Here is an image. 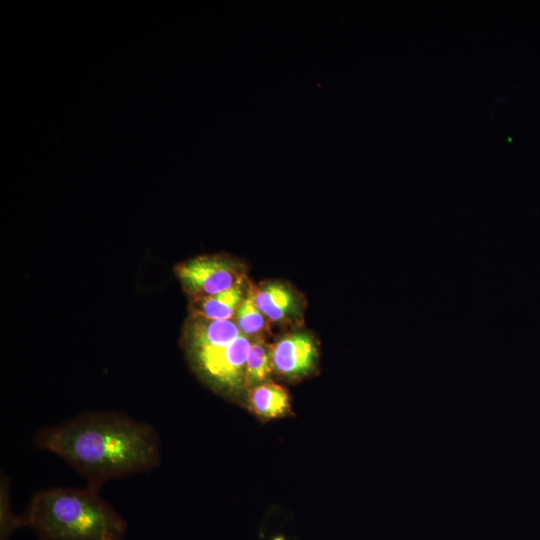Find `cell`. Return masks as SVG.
<instances>
[{"mask_svg": "<svg viewBox=\"0 0 540 540\" xmlns=\"http://www.w3.org/2000/svg\"><path fill=\"white\" fill-rule=\"evenodd\" d=\"M37 448L63 459L88 485L149 472L160 461L157 431L116 411H93L47 425L34 437Z\"/></svg>", "mask_w": 540, "mask_h": 540, "instance_id": "6da1fadb", "label": "cell"}, {"mask_svg": "<svg viewBox=\"0 0 540 540\" xmlns=\"http://www.w3.org/2000/svg\"><path fill=\"white\" fill-rule=\"evenodd\" d=\"M100 488L51 487L36 492L22 514L39 540H124L126 520Z\"/></svg>", "mask_w": 540, "mask_h": 540, "instance_id": "7a4b0ae2", "label": "cell"}, {"mask_svg": "<svg viewBox=\"0 0 540 540\" xmlns=\"http://www.w3.org/2000/svg\"><path fill=\"white\" fill-rule=\"evenodd\" d=\"M235 321L189 317L182 345L195 373L214 391L240 396L252 344Z\"/></svg>", "mask_w": 540, "mask_h": 540, "instance_id": "3957f363", "label": "cell"}, {"mask_svg": "<svg viewBox=\"0 0 540 540\" xmlns=\"http://www.w3.org/2000/svg\"><path fill=\"white\" fill-rule=\"evenodd\" d=\"M175 274L190 300L229 290L247 277L241 263L223 255L189 259L175 267Z\"/></svg>", "mask_w": 540, "mask_h": 540, "instance_id": "277c9868", "label": "cell"}, {"mask_svg": "<svg viewBox=\"0 0 540 540\" xmlns=\"http://www.w3.org/2000/svg\"><path fill=\"white\" fill-rule=\"evenodd\" d=\"M273 372L287 380L309 376L318 364L319 349L305 331L287 333L270 345Z\"/></svg>", "mask_w": 540, "mask_h": 540, "instance_id": "5b68a950", "label": "cell"}, {"mask_svg": "<svg viewBox=\"0 0 540 540\" xmlns=\"http://www.w3.org/2000/svg\"><path fill=\"white\" fill-rule=\"evenodd\" d=\"M253 294L257 307L270 322L295 323L302 318L301 295L286 283L267 281L253 286Z\"/></svg>", "mask_w": 540, "mask_h": 540, "instance_id": "8992f818", "label": "cell"}, {"mask_svg": "<svg viewBox=\"0 0 540 540\" xmlns=\"http://www.w3.org/2000/svg\"><path fill=\"white\" fill-rule=\"evenodd\" d=\"M251 283L247 277L224 292L190 300L191 317L209 320H232L248 293Z\"/></svg>", "mask_w": 540, "mask_h": 540, "instance_id": "52a82bcc", "label": "cell"}, {"mask_svg": "<svg viewBox=\"0 0 540 540\" xmlns=\"http://www.w3.org/2000/svg\"><path fill=\"white\" fill-rule=\"evenodd\" d=\"M248 406L263 421L284 417L291 408L286 389L269 381L248 389Z\"/></svg>", "mask_w": 540, "mask_h": 540, "instance_id": "ba28073f", "label": "cell"}, {"mask_svg": "<svg viewBox=\"0 0 540 540\" xmlns=\"http://www.w3.org/2000/svg\"><path fill=\"white\" fill-rule=\"evenodd\" d=\"M273 373L270 345L262 337L252 340L245 373L246 389L253 388L269 380Z\"/></svg>", "mask_w": 540, "mask_h": 540, "instance_id": "9c48e42d", "label": "cell"}, {"mask_svg": "<svg viewBox=\"0 0 540 540\" xmlns=\"http://www.w3.org/2000/svg\"><path fill=\"white\" fill-rule=\"evenodd\" d=\"M233 320L240 331L251 339L261 337L265 331L268 320L255 303L252 284Z\"/></svg>", "mask_w": 540, "mask_h": 540, "instance_id": "30bf717a", "label": "cell"}, {"mask_svg": "<svg viewBox=\"0 0 540 540\" xmlns=\"http://www.w3.org/2000/svg\"><path fill=\"white\" fill-rule=\"evenodd\" d=\"M25 527L23 515H16L12 508L11 484L1 473L0 479V540H10L19 528Z\"/></svg>", "mask_w": 540, "mask_h": 540, "instance_id": "8fae6325", "label": "cell"}, {"mask_svg": "<svg viewBox=\"0 0 540 540\" xmlns=\"http://www.w3.org/2000/svg\"><path fill=\"white\" fill-rule=\"evenodd\" d=\"M272 540H285V538L283 536H277L273 538Z\"/></svg>", "mask_w": 540, "mask_h": 540, "instance_id": "7c38bea8", "label": "cell"}]
</instances>
